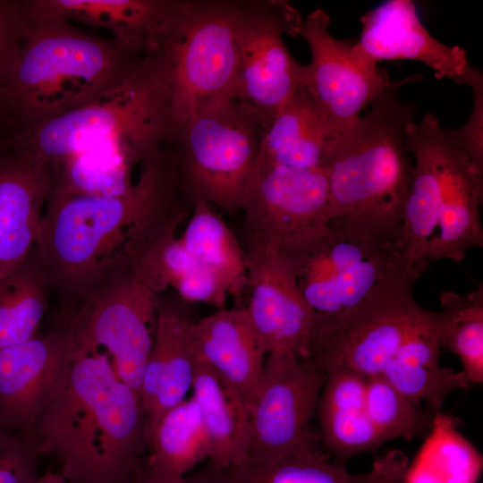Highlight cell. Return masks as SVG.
Wrapping results in <instances>:
<instances>
[{"instance_id":"cell-28","label":"cell","mask_w":483,"mask_h":483,"mask_svg":"<svg viewBox=\"0 0 483 483\" xmlns=\"http://www.w3.org/2000/svg\"><path fill=\"white\" fill-rule=\"evenodd\" d=\"M178 239L199 267L224 282L228 294L241 293L247 284L244 250L212 206L200 197L195 196L191 216Z\"/></svg>"},{"instance_id":"cell-26","label":"cell","mask_w":483,"mask_h":483,"mask_svg":"<svg viewBox=\"0 0 483 483\" xmlns=\"http://www.w3.org/2000/svg\"><path fill=\"white\" fill-rule=\"evenodd\" d=\"M439 335L440 314L439 320L411 338L382 372L417 408L424 402L434 414L450 393L471 386L462 371L439 366Z\"/></svg>"},{"instance_id":"cell-3","label":"cell","mask_w":483,"mask_h":483,"mask_svg":"<svg viewBox=\"0 0 483 483\" xmlns=\"http://www.w3.org/2000/svg\"><path fill=\"white\" fill-rule=\"evenodd\" d=\"M150 55L28 7L20 52L0 102V123L12 137L108 97L134 80Z\"/></svg>"},{"instance_id":"cell-22","label":"cell","mask_w":483,"mask_h":483,"mask_svg":"<svg viewBox=\"0 0 483 483\" xmlns=\"http://www.w3.org/2000/svg\"><path fill=\"white\" fill-rule=\"evenodd\" d=\"M366 382L367 377L345 368L326 371L315 415L318 438L342 463L385 443L367 412Z\"/></svg>"},{"instance_id":"cell-6","label":"cell","mask_w":483,"mask_h":483,"mask_svg":"<svg viewBox=\"0 0 483 483\" xmlns=\"http://www.w3.org/2000/svg\"><path fill=\"white\" fill-rule=\"evenodd\" d=\"M428 266L417 264L349 310L314 313L298 357L326 373L345 368L367 377L382 374L411 338L439 319L438 312L421 307L412 293Z\"/></svg>"},{"instance_id":"cell-8","label":"cell","mask_w":483,"mask_h":483,"mask_svg":"<svg viewBox=\"0 0 483 483\" xmlns=\"http://www.w3.org/2000/svg\"><path fill=\"white\" fill-rule=\"evenodd\" d=\"M267 125L260 112L228 97L192 115L170 143L194 196L223 211H240Z\"/></svg>"},{"instance_id":"cell-27","label":"cell","mask_w":483,"mask_h":483,"mask_svg":"<svg viewBox=\"0 0 483 483\" xmlns=\"http://www.w3.org/2000/svg\"><path fill=\"white\" fill-rule=\"evenodd\" d=\"M147 450L142 468L167 482L182 480L197 464L208 461L210 442L192 397L162 415L149 434Z\"/></svg>"},{"instance_id":"cell-11","label":"cell","mask_w":483,"mask_h":483,"mask_svg":"<svg viewBox=\"0 0 483 483\" xmlns=\"http://www.w3.org/2000/svg\"><path fill=\"white\" fill-rule=\"evenodd\" d=\"M304 20L289 2L244 1L237 30L238 61L229 97L265 115L268 123L300 88L304 66L283 41L298 37Z\"/></svg>"},{"instance_id":"cell-29","label":"cell","mask_w":483,"mask_h":483,"mask_svg":"<svg viewBox=\"0 0 483 483\" xmlns=\"http://www.w3.org/2000/svg\"><path fill=\"white\" fill-rule=\"evenodd\" d=\"M482 463L479 452L458 431L456 419L439 411L402 483H477Z\"/></svg>"},{"instance_id":"cell-23","label":"cell","mask_w":483,"mask_h":483,"mask_svg":"<svg viewBox=\"0 0 483 483\" xmlns=\"http://www.w3.org/2000/svg\"><path fill=\"white\" fill-rule=\"evenodd\" d=\"M191 389L210 442L208 463L225 470L247 461L250 405L199 352Z\"/></svg>"},{"instance_id":"cell-7","label":"cell","mask_w":483,"mask_h":483,"mask_svg":"<svg viewBox=\"0 0 483 483\" xmlns=\"http://www.w3.org/2000/svg\"><path fill=\"white\" fill-rule=\"evenodd\" d=\"M133 135L173 137L169 93L157 52L117 92L13 135L10 149L39 155L53 170L93 145Z\"/></svg>"},{"instance_id":"cell-13","label":"cell","mask_w":483,"mask_h":483,"mask_svg":"<svg viewBox=\"0 0 483 483\" xmlns=\"http://www.w3.org/2000/svg\"><path fill=\"white\" fill-rule=\"evenodd\" d=\"M329 26L330 18L322 9L304 20L300 36L309 47L311 61L304 66L301 87L341 136L368 104L399 81L360 67L351 54L354 40L334 38Z\"/></svg>"},{"instance_id":"cell-20","label":"cell","mask_w":483,"mask_h":483,"mask_svg":"<svg viewBox=\"0 0 483 483\" xmlns=\"http://www.w3.org/2000/svg\"><path fill=\"white\" fill-rule=\"evenodd\" d=\"M199 355L233 384L250 405L264 380V353L245 308L222 309L191 322Z\"/></svg>"},{"instance_id":"cell-12","label":"cell","mask_w":483,"mask_h":483,"mask_svg":"<svg viewBox=\"0 0 483 483\" xmlns=\"http://www.w3.org/2000/svg\"><path fill=\"white\" fill-rule=\"evenodd\" d=\"M326 373L292 352L266 356L264 380L250 408V436L247 461L273 462L317 449L310 432Z\"/></svg>"},{"instance_id":"cell-4","label":"cell","mask_w":483,"mask_h":483,"mask_svg":"<svg viewBox=\"0 0 483 483\" xmlns=\"http://www.w3.org/2000/svg\"><path fill=\"white\" fill-rule=\"evenodd\" d=\"M386 89L337 140L322 169L330 201V222L381 244L399 245L411 165L406 129L415 107L397 89ZM329 222V223H330Z\"/></svg>"},{"instance_id":"cell-5","label":"cell","mask_w":483,"mask_h":483,"mask_svg":"<svg viewBox=\"0 0 483 483\" xmlns=\"http://www.w3.org/2000/svg\"><path fill=\"white\" fill-rule=\"evenodd\" d=\"M243 3L174 0L156 42L169 93L173 137L205 106L229 97L237 69Z\"/></svg>"},{"instance_id":"cell-41","label":"cell","mask_w":483,"mask_h":483,"mask_svg":"<svg viewBox=\"0 0 483 483\" xmlns=\"http://www.w3.org/2000/svg\"><path fill=\"white\" fill-rule=\"evenodd\" d=\"M11 135L0 123V157L10 150Z\"/></svg>"},{"instance_id":"cell-39","label":"cell","mask_w":483,"mask_h":483,"mask_svg":"<svg viewBox=\"0 0 483 483\" xmlns=\"http://www.w3.org/2000/svg\"><path fill=\"white\" fill-rule=\"evenodd\" d=\"M408 464L409 459L404 453L392 450L389 463L376 483H402Z\"/></svg>"},{"instance_id":"cell-40","label":"cell","mask_w":483,"mask_h":483,"mask_svg":"<svg viewBox=\"0 0 483 483\" xmlns=\"http://www.w3.org/2000/svg\"><path fill=\"white\" fill-rule=\"evenodd\" d=\"M32 483H70L59 471H47L38 476Z\"/></svg>"},{"instance_id":"cell-19","label":"cell","mask_w":483,"mask_h":483,"mask_svg":"<svg viewBox=\"0 0 483 483\" xmlns=\"http://www.w3.org/2000/svg\"><path fill=\"white\" fill-rule=\"evenodd\" d=\"M191 322L158 303L153 344L138 391L148 436L162 415L184 401L192 387L198 352Z\"/></svg>"},{"instance_id":"cell-17","label":"cell","mask_w":483,"mask_h":483,"mask_svg":"<svg viewBox=\"0 0 483 483\" xmlns=\"http://www.w3.org/2000/svg\"><path fill=\"white\" fill-rule=\"evenodd\" d=\"M52 187L43 157L12 149L0 157V280L33 250Z\"/></svg>"},{"instance_id":"cell-14","label":"cell","mask_w":483,"mask_h":483,"mask_svg":"<svg viewBox=\"0 0 483 483\" xmlns=\"http://www.w3.org/2000/svg\"><path fill=\"white\" fill-rule=\"evenodd\" d=\"M60 319L46 335L0 349V427L29 445L36 420L60 386L73 353L71 327Z\"/></svg>"},{"instance_id":"cell-31","label":"cell","mask_w":483,"mask_h":483,"mask_svg":"<svg viewBox=\"0 0 483 483\" xmlns=\"http://www.w3.org/2000/svg\"><path fill=\"white\" fill-rule=\"evenodd\" d=\"M50 291L35 248L0 280V349L37 335Z\"/></svg>"},{"instance_id":"cell-25","label":"cell","mask_w":483,"mask_h":483,"mask_svg":"<svg viewBox=\"0 0 483 483\" xmlns=\"http://www.w3.org/2000/svg\"><path fill=\"white\" fill-rule=\"evenodd\" d=\"M418 263L410 261L399 245H386L340 273L297 281L304 301L314 313L335 315L359 305L380 286Z\"/></svg>"},{"instance_id":"cell-18","label":"cell","mask_w":483,"mask_h":483,"mask_svg":"<svg viewBox=\"0 0 483 483\" xmlns=\"http://www.w3.org/2000/svg\"><path fill=\"white\" fill-rule=\"evenodd\" d=\"M439 169V223L426 253L429 262L441 258L460 262L468 250L483 246L479 208L483 169L475 165L444 136H436Z\"/></svg>"},{"instance_id":"cell-33","label":"cell","mask_w":483,"mask_h":483,"mask_svg":"<svg viewBox=\"0 0 483 483\" xmlns=\"http://www.w3.org/2000/svg\"><path fill=\"white\" fill-rule=\"evenodd\" d=\"M366 408L375 428L385 440L410 441L423 432L428 418L382 374L367 377Z\"/></svg>"},{"instance_id":"cell-35","label":"cell","mask_w":483,"mask_h":483,"mask_svg":"<svg viewBox=\"0 0 483 483\" xmlns=\"http://www.w3.org/2000/svg\"><path fill=\"white\" fill-rule=\"evenodd\" d=\"M27 18V0H0V102L20 52Z\"/></svg>"},{"instance_id":"cell-9","label":"cell","mask_w":483,"mask_h":483,"mask_svg":"<svg viewBox=\"0 0 483 483\" xmlns=\"http://www.w3.org/2000/svg\"><path fill=\"white\" fill-rule=\"evenodd\" d=\"M246 247L284 260L295 273L330 222L329 191L320 168H297L258 159L241 208Z\"/></svg>"},{"instance_id":"cell-36","label":"cell","mask_w":483,"mask_h":483,"mask_svg":"<svg viewBox=\"0 0 483 483\" xmlns=\"http://www.w3.org/2000/svg\"><path fill=\"white\" fill-rule=\"evenodd\" d=\"M38 456L21 437L0 427V483H32Z\"/></svg>"},{"instance_id":"cell-10","label":"cell","mask_w":483,"mask_h":483,"mask_svg":"<svg viewBox=\"0 0 483 483\" xmlns=\"http://www.w3.org/2000/svg\"><path fill=\"white\" fill-rule=\"evenodd\" d=\"M157 293L119 259L71 312L61 315L75 351L101 352L116 376L139 391L150 353L158 307Z\"/></svg>"},{"instance_id":"cell-24","label":"cell","mask_w":483,"mask_h":483,"mask_svg":"<svg viewBox=\"0 0 483 483\" xmlns=\"http://www.w3.org/2000/svg\"><path fill=\"white\" fill-rule=\"evenodd\" d=\"M340 135L300 86L265 131L258 159L297 168H320Z\"/></svg>"},{"instance_id":"cell-1","label":"cell","mask_w":483,"mask_h":483,"mask_svg":"<svg viewBox=\"0 0 483 483\" xmlns=\"http://www.w3.org/2000/svg\"><path fill=\"white\" fill-rule=\"evenodd\" d=\"M193 202L170 142L141 163L126 192L51 191L34 248L62 314L74 309L124 253L190 212Z\"/></svg>"},{"instance_id":"cell-34","label":"cell","mask_w":483,"mask_h":483,"mask_svg":"<svg viewBox=\"0 0 483 483\" xmlns=\"http://www.w3.org/2000/svg\"><path fill=\"white\" fill-rule=\"evenodd\" d=\"M460 83L472 89L473 106L465 124L458 130L442 129L445 139L475 165L483 169V76L470 64Z\"/></svg>"},{"instance_id":"cell-38","label":"cell","mask_w":483,"mask_h":483,"mask_svg":"<svg viewBox=\"0 0 483 483\" xmlns=\"http://www.w3.org/2000/svg\"><path fill=\"white\" fill-rule=\"evenodd\" d=\"M132 483H229L227 470L216 469L208 463L196 473L186 476L179 482H167L148 475L140 462Z\"/></svg>"},{"instance_id":"cell-15","label":"cell","mask_w":483,"mask_h":483,"mask_svg":"<svg viewBox=\"0 0 483 483\" xmlns=\"http://www.w3.org/2000/svg\"><path fill=\"white\" fill-rule=\"evenodd\" d=\"M360 21V37L351 54L367 71L377 72V64L383 60L407 59L423 63L436 78L460 83L470 65L465 49L446 46L431 36L412 1H386L367 12Z\"/></svg>"},{"instance_id":"cell-30","label":"cell","mask_w":483,"mask_h":483,"mask_svg":"<svg viewBox=\"0 0 483 483\" xmlns=\"http://www.w3.org/2000/svg\"><path fill=\"white\" fill-rule=\"evenodd\" d=\"M390 457L391 451L377 456L369 472L357 474L317 448L268 462L244 461L229 467L227 472L229 483H376Z\"/></svg>"},{"instance_id":"cell-32","label":"cell","mask_w":483,"mask_h":483,"mask_svg":"<svg viewBox=\"0 0 483 483\" xmlns=\"http://www.w3.org/2000/svg\"><path fill=\"white\" fill-rule=\"evenodd\" d=\"M439 343L457 355L472 384L483 381V286L465 294L445 291L440 295Z\"/></svg>"},{"instance_id":"cell-2","label":"cell","mask_w":483,"mask_h":483,"mask_svg":"<svg viewBox=\"0 0 483 483\" xmlns=\"http://www.w3.org/2000/svg\"><path fill=\"white\" fill-rule=\"evenodd\" d=\"M148 438L138 392L116 376L106 355L73 349L30 445L53 457L70 483H132Z\"/></svg>"},{"instance_id":"cell-37","label":"cell","mask_w":483,"mask_h":483,"mask_svg":"<svg viewBox=\"0 0 483 483\" xmlns=\"http://www.w3.org/2000/svg\"><path fill=\"white\" fill-rule=\"evenodd\" d=\"M173 288L184 301L225 309L228 290L216 274L204 267H198L181 278Z\"/></svg>"},{"instance_id":"cell-21","label":"cell","mask_w":483,"mask_h":483,"mask_svg":"<svg viewBox=\"0 0 483 483\" xmlns=\"http://www.w3.org/2000/svg\"><path fill=\"white\" fill-rule=\"evenodd\" d=\"M30 12L55 20L104 29L134 52H156L158 31L174 0H27Z\"/></svg>"},{"instance_id":"cell-16","label":"cell","mask_w":483,"mask_h":483,"mask_svg":"<svg viewBox=\"0 0 483 483\" xmlns=\"http://www.w3.org/2000/svg\"><path fill=\"white\" fill-rule=\"evenodd\" d=\"M244 252L250 290L245 309L264 353L292 352L299 356L314 312L301 293L295 273L271 253L251 247Z\"/></svg>"}]
</instances>
